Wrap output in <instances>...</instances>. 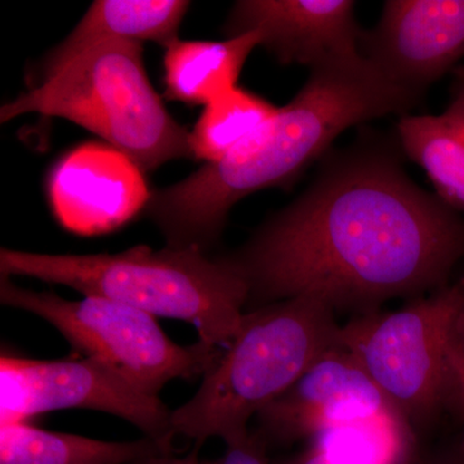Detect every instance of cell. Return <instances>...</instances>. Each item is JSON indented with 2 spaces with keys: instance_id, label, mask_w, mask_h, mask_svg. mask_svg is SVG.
I'll list each match as a JSON object with an SVG mask.
<instances>
[{
  "instance_id": "cell-7",
  "label": "cell",
  "mask_w": 464,
  "mask_h": 464,
  "mask_svg": "<svg viewBox=\"0 0 464 464\" xmlns=\"http://www.w3.org/2000/svg\"><path fill=\"white\" fill-rule=\"evenodd\" d=\"M3 306L25 311L51 324L75 351L121 375L150 396L174 380L203 377L222 348L198 341L181 346L160 328L157 317L108 298L65 299L56 293L21 288L0 276Z\"/></svg>"
},
{
  "instance_id": "cell-18",
  "label": "cell",
  "mask_w": 464,
  "mask_h": 464,
  "mask_svg": "<svg viewBox=\"0 0 464 464\" xmlns=\"http://www.w3.org/2000/svg\"><path fill=\"white\" fill-rule=\"evenodd\" d=\"M280 108L246 88L208 103L190 132L192 159L216 163L277 114Z\"/></svg>"
},
{
  "instance_id": "cell-1",
  "label": "cell",
  "mask_w": 464,
  "mask_h": 464,
  "mask_svg": "<svg viewBox=\"0 0 464 464\" xmlns=\"http://www.w3.org/2000/svg\"><path fill=\"white\" fill-rule=\"evenodd\" d=\"M248 289L246 311L297 297L353 316L449 285L464 218L386 152L335 159L304 195L222 256Z\"/></svg>"
},
{
  "instance_id": "cell-8",
  "label": "cell",
  "mask_w": 464,
  "mask_h": 464,
  "mask_svg": "<svg viewBox=\"0 0 464 464\" xmlns=\"http://www.w3.org/2000/svg\"><path fill=\"white\" fill-rule=\"evenodd\" d=\"M0 387L2 424L26 422L34 415L63 409H88L121 418L173 451L172 411L159 396L143 393L87 357L33 360L3 355Z\"/></svg>"
},
{
  "instance_id": "cell-11",
  "label": "cell",
  "mask_w": 464,
  "mask_h": 464,
  "mask_svg": "<svg viewBox=\"0 0 464 464\" xmlns=\"http://www.w3.org/2000/svg\"><path fill=\"white\" fill-rule=\"evenodd\" d=\"M143 172L121 152L102 145L79 146L48 176V199L58 224L78 235H101L146 209L151 192Z\"/></svg>"
},
{
  "instance_id": "cell-9",
  "label": "cell",
  "mask_w": 464,
  "mask_h": 464,
  "mask_svg": "<svg viewBox=\"0 0 464 464\" xmlns=\"http://www.w3.org/2000/svg\"><path fill=\"white\" fill-rule=\"evenodd\" d=\"M398 411L342 347L329 351L257 417L266 445H292L337 427Z\"/></svg>"
},
{
  "instance_id": "cell-16",
  "label": "cell",
  "mask_w": 464,
  "mask_h": 464,
  "mask_svg": "<svg viewBox=\"0 0 464 464\" xmlns=\"http://www.w3.org/2000/svg\"><path fill=\"white\" fill-rule=\"evenodd\" d=\"M172 454L155 440L103 441L45 431L26 422L0 424V464H132Z\"/></svg>"
},
{
  "instance_id": "cell-13",
  "label": "cell",
  "mask_w": 464,
  "mask_h": 464,
  "mask_svg": "<svg viewBox=\"0 0 464 464\" xmlns=\"http://www.w3.org/2000/svg\"><path fill=\"white\" fill-rule=\"evenodd\" d=\"M188 8L190 2L183 0H97L69 36L43 58L36 83L105 43L155 42L167 48L179 39Z\"/></svg>"
},
{
  "instance_id": "cell-23",
  "label": "cell",
  "mask_w": 464,
  "mask_h": 464,
  "mask_svg": "<svg viewBox=\"0 0 464 464\" xmlns=\"http://www.w3.org/2000/svg\"><path fill=\"white\" fill-rule=\"evenodd\" d=\"M459 414L463 420V432L462 438H460V442L458 444V449H459L460 454L464 457V404L462 405V408H460Z\"/></svg>"
},
{
  "instance_id": "cell-15",
  "label": "cell",
  "mask_w": 464,
  "mask_h": 464,
  "mask_svg": "<svg viewBox=\"0 0 464 464\" xmlns=\"http://www.w3.org/2000/svg\"><path fill=\"white\" fill-rule=\"evenodd\" d=\"M399 142L435 188L436 197L464 213V81L456 79L453 97L440 115L404 116Z\"/></svg>"
},
{
  "instance_id": "cell-22",
  "label": "cell",
  "mask_w": 464,
  "mask_h": 464,
  "mask_svg": "<svg viewBox=\"0 0 464 464\" xmlns=\"http://www.w3.org/2000/svg\"><path fill=\"white\" fill-rule=\"evenodd\" d=\"M132 464H204L200 462L198 457V450L192 451L188 456L179 458L173 454H163V456H155L145 458Z\"/></svg>"
},
{
  "instance_id": "cell-12",
  "label": "cell",
  "mask_w": 464,
  "mask_h": 464,
  "mask_svg": "<svg viewBox=\"0 0 464 464\" xmlns=\"http://www.w3.org/2000/svg\"><path fill=\"white\" fill-rule=\"evenodd\" d=\"M350 0H241L235 3L228 36L257 30L261 45L285 65L311 69L362 53Z\"/></svg>"
},
{
  "instance_id": "cell-20",
  "label": "cell",
  "mask_w": 464,
  "mask_h": 464,
  "mask_svg": "<svg viewBox=\"0 0 464 464\" xmlns=\"http://www.w3.org/2000/svg\"><path fill=\"white\" fill-rule=\"evenodd\" d=\"M266 449L264 442L252 432L243 444L227 447L225 456L216 462L204 464H273L266 456Z\"/></svg>"
},
{
  "instance_id": "cell-17",
  "label": "cell",
  "mask_w": 464,
  "mask_h": 464,
  "mask_svg": "<svg viewBox=\"0 0 464 464\" xmlns=\"http://www.w3.org/2000/svg\"><path fill=\"white\" fill-rule=\"evenodd\" d=\"M418 453L413 430L390 411L320 433L297 456L276 464H413Z\"/></svg>"
},
{
  "instance_id": "cell-24",
  "label": "cell",
  "mask_w": 464,
  "mask_h": 464,
  "mask_svg": "<svg viewBox=\"0 0 464 464\" xmlns=\"http://www.w3.org/2000/svg\"><path fill=\"white\" fill-rule=\"evenodd\" d=\"M453 74L454 76H456V79H459V81H464V66L456 67V69H454Z\"/></svg>"
},
{
  "instance_id": "cell-19",
  "label": "cell",
  "mask_w": 464,
  "mask_h": 464,
  "mask_svg": "<svg viewBox=\"0 0 464 464\" xmlns=\"http://www.w3.org/2000/svg\"><path fill=\"white\" fill-rule=\"evenodd\" d=\"M458 284L456 304L449 317L447 353L458 393V413L464 404V277Z\"/></svg>"
},
{
  "instance_id": "cell-6",
  "label": "cell",
  "mask_w": 464,
  "mask_h": 464,
  "mask_svg": "<svg viewBox=\"0 0 464 464\" xmlns=\"http://www.w3.org/2000/svg\"><path fill=\"white\" fill-rule=\"evenodd\" d=\"M458 284H449L395 311L351 316L341 325V347L374 382L415 435L429 431L458 393L447 353L449 317Z\"/></svg>"
},
{
  "instance_id": "cell-5",
  "label": "cell",
  "mask_w": 464,
  "mask_h": 464,
  "mask_svg": "<svg viewBox=\"0 0 464 464\" xmlns=\"http://www.w3.org/2000/svg\"><path fill=\"white\" fill-rule=\"evenodd\" d=\"M41 114L81 125L152 172L192 158L190 132L174 121L150 83L142 43L110 42L0 108V121Z\"/></svg>"
},
{
  "instance_id": "cell-3",
  "label": "cell",
  "mask_w": 464,
  "mask_h": 464,
  "mask_svg": "<svg viewBox=\"0 0 464 464\" xmlns=\"http://www.w3.org/2000/svg\"><path fill=\"white\" fill-rule=\"evenodd\" d=\"M0 276L67 286L155 317L190 323L199 341L225 348L240 331L248 289L224 258L194 248L136 246L118 253L50 255L0 249Z\"/></svg>"
},
{
  "instance_id": "cell-21",
  "label": "cell",
  "mask_w": 464,
  "mask_h": 464,
  "mask_svg": "<svg viewBox=\"0 0 464 464\" xmlns=\"http://www.w3.org/2000/svg\"><path fill=\"white\" fill-rule=\"evenodd\" d=\"M413 464H464V457L457 447L453 450L420 453Z\"/></svg>"
},
{
  "instance_id": "cell-14",
  "label": "cell",
  "mask_w": 464,
  "mask_h": 464,
  "mask_svg": "<svg viewBox=\"0 0 464 464\" xmlns=\"http://www.w3.org/2000/svg\"><path fill=\"white\" fill-rule=\"evenodd\" d=\"M261 45L257 30L222 42L176 39L164 54L168 100L204 105L237 88L250 53Z\"/></svg>"
},
{
  "instance_id": "cell-2",
  "label": "cell",
  "mask_w": 464,
  "mask_h": 464,
  "mask_svg": "<svg viewBox=\"0 0 464 464\" xmlns=\"http://www.w3.org/2000/svg\"><path fill=\"white\" fill-rule=\"evenodd\" d=\"M420 100L362 53L317 66L297 96L227 157L152 191L146 213L166 246L208 253L235 204L293 181L348 128L408 111Z\"/></svg>"
},
{
  "instance_id": "cell-10",
  "label": "cell",
  "mask_w": 464,
  "mask_h": 464,
  "mask_svg": "<svg viewBox=\"0 0 464 464\" xmlns=\"http://www.w3.org/2000/svg\"><path fill=\"white\" fill-rule=\"evenodd\" d=\"M360 51L391 82L422 97L464 57V0H390Z\"/></svg>"
},
{
  "instance_id": "cell-4",
  "label": "cell",
  "mask_w": 464,
  "mask_h": 464,
  "mask_svg": "<svg viewBox=\"0 0 464 464\" xmlns=\"http://www.w3.org/2000/svg\"><path fill=\"white\" fill-rule=\"evenodd\" d=\"M341 347L337 314L297 297L244 313L240 331L204 373L199 390L173 409L174 435L226 447L249 439L253 417L288 391L320 357Z\"/></svg>"
}]
</instances>
